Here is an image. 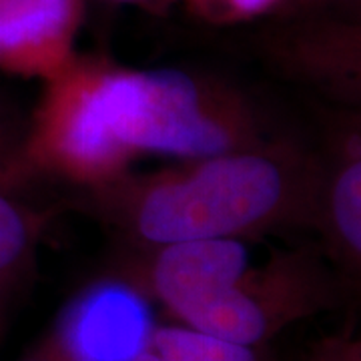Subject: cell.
<instances>
[{
	"instance_id": "1",
	"label": "cell",
	"mask_w": 361,
	"mask_h": 361,
	"mask_svg": "<svg viewBox=\"0 0 361 361\" xmlns=\"http://www.w3.org/2000/svg\"><path fill=\"white\" fill-rule=\"evenodd\" d=\"M167 109L161 71L75 59L47 80L23 142L28 169L82 185H115L141 155H165Z\"/></svg>"
},
{
	"instance_id": "2",
	"label": "cell",
	"mask_w": 361,
	"mask_h": 361,
	"mask_svg": "<svg viewBox=\"0 0 361 361\" xmlns=\"http://www.w3.org/2000/svg\"><path fill=\"white\" fill-rule=\"evenodd\" d=\"M303 201L301 169L253 147L147 179L130 215L142 241L165 247L261 231L293 217Z\"/></svg>"
},
{
	"instance_id": "3",
	"label": "cell",
	"mask_w": 361,
	"mask_h": 361,
	"mask_svg": "<svg viewBox=\"0 0 361 361\" xmlns=\"http://www.w3.org/2000/svg\"><path fill=\"white\" fill-rule=\"evenodd\" d=\"M322 287L293 261L247 271L219 297L195 311L187 327L239 345H259L322 303Z\"/></svg>"
},
{
	"instance_id": "4",
	"label": "cell",
	"mask_w": 361,
	"mask_h": 361,
	"mask_svg": "<svg viewBox=\"0 0 361 361\" xmlns=\"http://www.w3.org/2000/svg\"><path fill=\"white\" fill-rule=\"evenodd\" d=\"M141 293L125 283H99L66 307L52 351L61 361H135L153 336Z\"/></svg>"
},
{
	"instance_id": "5",
	"label": "cell",
	"mask_w": 361,
	"mask_h": 361,
	"mask_svg": "<svg viewBox=\"0 0 361 361\" xmlns=\"http://www.w3.org/2000/svg\"><path fill=\"white\" fill-rule=\"evenodd\" d=\"M82 0H0V71L51 80L77 56Z\"/></svg>"
},
{
	"instance_id": "6",
	"label": "cell",
	"mask_w": 361,
	"mask_h": 361,
	"mask_svg": "<svg viewBox=\"0 0 361 361\" xmlns=\"http://www.w3.org/2000/svg\"><path fill=\"white\" fill-rule=\"evenodd\" d=\"M249 267L247 249L237 239H199L161 247L151 271L155 295L179 319L227 291Z\"/></svg>"
},
{
	"instance_id": "7",
	"label": "cell",
	"mask_w": 361,
	"mask_h": 361,
	"mask_svg": "<svg viewBox=\"0 0 361 361\" xmlns=\"http://www.w3.org/2000/svg\"><path fill=\"white\" fill-rule=\"evenodd\" d=\"M135 361H261L249 345L207 336L191 327L155 329Z\"/></svg>"
},
{
	"instance_id": "8",
	"label": "cell",
	"mask_w": 361,
	"mask_h": 361,
	"mask_svg": "<svg viewBox=\"0 0 361 361\" xmlns=\"http://www.w3.org/2000/svg\"><path fill=\"white\" fill-rule=\"evenodd\" d=\"M329 213L341 247L355 259L361 251V161L360 151L349 155L331 187Z\"/></svg>"
},
{
	"instance_id": "9",
	"label": "cell",
	"mask_w": 361,
	"mask_h": 361,
	"mask_svg": "<svg viewBox=\"0 0 361 361\" xmlns=\"http://www.w3.org/2000/svg\"><path fill=\"white\" fill-rule=\"evenodd\" d=\"M32 221L0 189V279L23 263L32 245Z\"/></svg>"
},
{
	"instance_id": "10",
	"label": "cell",
	"mask_w": 361,
	"mask_h": 361,
	"mask_svg": "<svg viewBox=\"0 0 361 361\" xmlns=\"http://www.w3.org/2000/svg\"><path fill=\"white\" fill-rule=\"evenodd\" d=\"M281 0H189L191 8L211 23H237L267 13Z\"/></svg>"
},
{
	"instance_id": "11",
	"label": "cell",
	"mask_w": 361,
	"mask_h": 361,
	"mask_svg": "<svg viewBox=\"0 0 361 361\" xmlns=\"http://www.w3.org/2000/svg\"><path fill=\"white\" fill-rule=\"evenodd\" d=\"M26 173L23 142L11 137V133L0 123V189H11Z\"/></svg>"
},
{
	"instance_id": "12",
	"label": "cell",
	"mask_w": 361,
	"mask_h": 361,
	"mask_svg": "<svg viewBox=\"0 0 361 361\" xmlns=\"http://www.w3.org/2000/svg\"><path fill=\"white\" fill-rule=\"evenodd\" d=\"M307 361H361V345L351 337L327 339L311 353Z\"/></svg>"
},
{
	"instance_id": "13",
	"label": "cell",
	"mask_w": 361,
	"mask_h": 361,
	"mask_svg": "<svg viewBox=\"0 0 361 361\" xmlns=\"http://www.w3.org/2000/svg\"><path fill=\"white\" fill-rule=\"evenodd\" d=\"M25 361H61V360H59V357H56L52 351H47V353L42 351V353H39V355H35V357H28V360H25Z\"/></svg>"
},
{
	"instance_id": "14",
	"label": "cell",
	"mask_w": 361,
	"mask_h": 361,
	"mask_svg": "<svg viewBox=\"0 0 361 361\" xmlns=\"http://www.w3.org/2000/svg\"><path fill=\"white\" fill-rule=\"evenodd\" d=\"M116 2H161V0H116Z\"/></svg>"
}]
</instances>
